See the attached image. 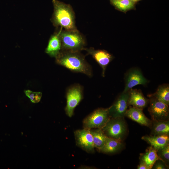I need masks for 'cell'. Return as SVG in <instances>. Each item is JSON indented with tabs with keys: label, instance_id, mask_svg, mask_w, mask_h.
<instances>
[{
	"label": "cell",
	"instance_id": "603a6c76",
	"mask_svg": "<svg viewBox=\"0 0 169 169\" xmlns=\"http://www.w3.org/2000/svg\"><path fill=\"white\" fill-rule=\"evenodd\" d=\"M24 93L31 101L34 103L39 102L42 96V93L41 92H34L27 90L24 91Z\"/></svg>",
	"mask_w": 169,
	"mask_h": 169
},
{
	"label": "cell",
	"instance_id": "9c48e42d",
	"mask_svg": "<svg viewBox=\"0 0 169 169\" xmlns=\"http://www.w3.org/2000/svg\"><path fill=\"white\" fill-rule=\"evenodd\" d=\"M149 97L150 105L148 110L152 120H168L169 114L168 105L153 97Z\"/></svg>",
	"mask_w": 169,
	"mask_h": 169
},
{
	"label": "cell",
	"instance_id": "277c9868",
	"mask_svg": "<svg viewBox=\"0 0 169 169\" xmlns=\"http://www.w3.org/2000/svg\"><path fill=\"white\" fill-rule=\"evenodd\" d=\"M110 119L108 108H99L84 118L83 121V128L89 130L102 129Z\"/></svg>",
	"mask_w": 169,
	"mask_h": 169
},
{
	"label": "cell",
	"instance_id": "ac0fdd59",
	"mask_svg": "<svg viewBox=\"0 0 169 169\" xmlns=\"http://www.w3.org/2000/svg\"><path fill=\"white\" fill-rule=\"evenodd\" d=\"M123 146L121 140L107 137L103 147L98 151L106 154H112L120 150Z\"/></svg>",
	"mask_w": 169,
	"mask_h": 169
},
{
	"label": "cell",
	"instance_id": "7c38bea8",
	"mask_svg": "<svg viewBox=\"0 0 169 169\" xmlns=\"http://www.w3.org/2000/svg\"><path fill=\"white\" fill-rule=\"evenodd\" d=\"M62 29L60 27L58 31L55 32L51 36L49 41L45 52L51 57L55 58L61 51L60 33Z\"/></svg>",
	"mask_w": 169,
	"mask_h": 169
},
{
	"label": "cell",
	"instance_id": "8992f818",
	"mask_svg": "<svg viewBox=\"0 0 169 169\" xmlns=\"http://www.w3.org/2000/svg\"><path fill=\"white\" fill-rule=\"evenodd\" d=\"M124 117L110 118L101 129L109 138L122 140L127 132V126Z\"/></svg>",
	"mask_w": 169,
	"mask_h": 169
},
{
	"label": "cell",
	"instance_id": "52a82bcc",
	"mask_svg": "<svg viewBox=\"0 0 169 169\" xmlns=\"http://www.w3.org/2000/svg\"><path fill=\"white\" fill-rule=\"evenodd\" d=\"M129 91L123 92L108 108L110 118L124 117L129 105Z\"/></svg>",
	"mask_w": 169,
	"mask_h": 169
},
{
	"label": "cell",
	"instance_id": "d6986e66",
	"mask_svg": "<svg viewBox=\"0 0 169 169\" xmlns=\"http://www.w3.org/2000/svg\"><path fill=\"white\" fill-rule=\"evenodd\" d=\"M92 134L94 145L99 151L104 146L108 137L100 129H93L90 130Z\"/></svg>",
	"mask_w": 169,
	"mask_h": 169
},
{
	"label": "cell",
	"instance_id": "ba28073f",
	"mask_svg": "<svg viewBox=\"0 0 169 169\" xmlns=\"http://www.w3.org/2000/svg\"><path fill=\"white\" fill-rule=\"evenodd\" d=\"M76 145L88 153L95 152L93 138L90 130L83 128L74 132Z\"/></svg>",
	"mask_w": 169,
	"mask_h": 169
},
{
	"label": "cell",
	"instance_id": "5bb4252c",
	"mask_svg": "<svg viewBox=\"0 0 169 169\" xmlns=\"http://www.w3.org/2000/svg\"><path fill=\"white\" fill-rule=\"evenodd\" d=\"M149 102L140 90L131 89L129 91V105L143 110Z\"/></svg>",
	"mask_w": 169,
	"mask_h": 169
},
{
	"label": "cell",
	"instance_id": "7402d4cb",
	"mask_svg": "<svg viewBox=\"0 0 169 169\" xmlns=\"http://www.w3.org/2000/svg\"><path fill=\"white\" fill-rule=\"evenodd\" d=\"M157 154L162 161L168 165L169 161V145L158 150Z\"/></svg>",
	"mask_w": 169,
	"mask_h": 169
},
{
	"label": "cell",
	"instance_id": "8fae6325",
	"mask_svg": "<svg viewBox=\"0 0 169 169\" xmlns=\"http://www.w3.org/2000/svg\"><path fill=\"white\" fill-rule=\"evenodd\" d=\"M125 78V87L123 92L130 90L137 85H145L148 82L140 70L136 68L129 70L126 74Z\"/></svg>",
	"mask_w": 169,
	"mask_h": 169
},
{
	"label": "cell",
	"instance_id": "5b68a950",
	"mask_svg": "<svg viewBox=\"0 0 169 169\" xmlns=\"http://www.w3.org/2000/svg\"><path fill=\"white\" fill-rule=\"evenodd\" d=\"M83 90L82 86L78 84L71 85L66 90V105L65 111L68 117H71L73 115L75 108L82 100Z\"/></svg>",
	"mask_w": 169,
	"mask_h": 169
},
{
	"label": "cell",
	"instance_id": "e0dca14e",
	"mask_svg": "<svg viewBox=\"0 0 169 169\" xmlns=\"http://www.w3.org/2000/svg\"><path fill=\"white\" fill-rule=\"evenodd\" d=\"M152 136H157L169 134L168 120H152L151 126Z\"/></svg>",
	"mask_w": 169,
	"mask_h": 169
},
{
	"label": "cell",
	"instance_id": "3957f363",
	"mask_svg": "<svg viewBox=\"0 0 169 169\" xmlns=\"http://www.w3.org/2000/svg\"><path fill=\"white\" fill-rule=\"evenodd\" d=\"M61 51L80 52L85 48V42L78 30H61L60 33Z\"/></svg>",
	"mask_w": 169,
	"mask_h": 169
},
{
	"label": "cell",
	"instance_id": "6da1fadb",
	"mask_svg": "<svg viewBox=\"0 0 169 169\" xmlns=\"http://www.w3.org/2000/svg\"><path fill=\"white\" fill-rule=\"evenodd\" d=\"M55 59L57 64L73 72L80 73L89 77L92 76L91 67L80 52L61 51Z\"/></svg>",
	"mask_w": 169,
	"mask_h": 169
},
{
	"label": "cell",
	"instance_id": "d4e9b609",
	"mask_svg": "<svg viewBox=\"0 0 169 169\" xmlns=\"http://www.w3.org/2000/svg\"><path fill=\"white\" fill-rule=\"evenodd\" d=\"M138 169H148L146 164L143 161H141L139 164L137 166Z\"/></svg>",
	"mask_w": 169,
	"mask_h": 169
},
{
	"label": "cell",
	"instance_id": "2e32d148",
	"mask_svg": "<svg viewBox=\"0 0 169 169\" xmlns=\"http://www.w3.org/2000/svg\"><path fill=\"white\" fill-rule=\"evenodd\" d=\"M157 151L151 146L148 147L145 152L142 154L140 156V161L146 164L148 169L152 168L153 166L157 160H160L163 161L157 155Z\"/></svg>",
	"mask_w": 169,
	"mask_h": 169
},
{
	"label": "cell",
	"instance_id": "ffe728a7",
	"mask_svg": "<svg viewBox=\"0 0 169 169\" xmlns=\"http://www.w3.org/2000/svg\"><path fill=\"white\" fill-rule=\"evenodd\" d=\"M150 96L153 97L167 105H169V86L165 84L160 85L156 92Z\"/></svg>",
	"mask_w": 169,
	"mask_h": 169
},
{
	"label": "cell",
	"instance_id": "cb8c5ba5",
	"mask_svg": "<svg viewBox=\"0 0 169 169\" xmlns=\"http://www.w3.org/2000/svg\"><path fill=\"white\" fill-rule=\"evenodd\" d=\"M160 161L158 160L156 161L153 166L152 168L155 169H166L168 168V165L165 162L161 160H160Z\"/></svg>",
	"mask_w": 169,
	"mask_h": 169
},
{
	"label": "cell",
	"instance_id": "44dd1931",
	"mask_svg": "<svg viewBox=\"0 0 169 169\" xmlns=\"http://www.w3.org/2000/svg\"><path fill=\"white\" fill-rule=\"evenodd\" d=\"M113 5L119 10L125 12L132 8L134 1L132 0H110Z\"/></svg>",
	"mask_w": 169,
	"mask_h": 169
},
{
	"label": "cell",
	"instance_id": "484cf974",
	"mask_svg": "<svg viewBox=\"0 0 169 169\" xmlns=\"http://www.w3.org/2000/svg\"><path fill=\"white\" fill-rule=\"evenodd\" d=\"M132 0L134 2V1H137L140 0Z\"/></svg>",
	"mask_w": 169,
	"mask_h": 169
},
{
	"label": "cell",
	"instance_id": "9a60e30c",
	"mask_svg": "<svg viewBox=\"0 0 169 169\" xmlns=\"http://www.w3.org/2000/svg\"><path fill=\"white\" fill-rule=\"evenodd\" d=\"M141 139L157 151L169 145V137L168 135L145 136L142 137Z\"/></svg>",
	"mask_w": 169,
	"mask_h": 169
},
{
	"label": "cell",
	"instance_id": "4fadbf2b",
	"mask_svg": "<svg viewBox=\"0 0 169 169\" xmlns=\"http://www.w3.org/2000/svg\"><path fill=\"white\" fill-rule=\"evenodd\" d=\"M142 110L141 109L131 106L127 110L125 116L142 125L150 127L152 120L145 116Z\"/></svg>",
	"mask_w": 169,
	"mask_h": 169
},
{
	"label": "cell",
	"instance_id": "7a4b0ae2",
	"mask_svg": "<svg viewBox=\"0 0 169 169\" xmlns=\"http://www.w3.org/2000/svg\"><path fill=\"white\" fill-rule=\"evenodd\" d=\"M54 13L51 21L54 26L67 30H77L74 12L71 6L58 0H53Z\"/></svg>",
	"mask_w": 169,
	"mask_h": 169
},
{
	"label": "cell",
	"instance_id": "30bf717a",
	"mask_svg": "<svg viewBox=\"0 0 169 169\" xmlns=\"http://www.w3.org/2000/svg\"><path fill=\"white\" fill-rule=\"evenodd\" d=\"M84 50L87 52V54L91 55L101 67L102 75L104 77L107 66L113 59V56L105 50H96L92 47L85 48Z\"/></svg>",
	"mask_w": 169,
	"mask_h": 169
}]
</instances>
